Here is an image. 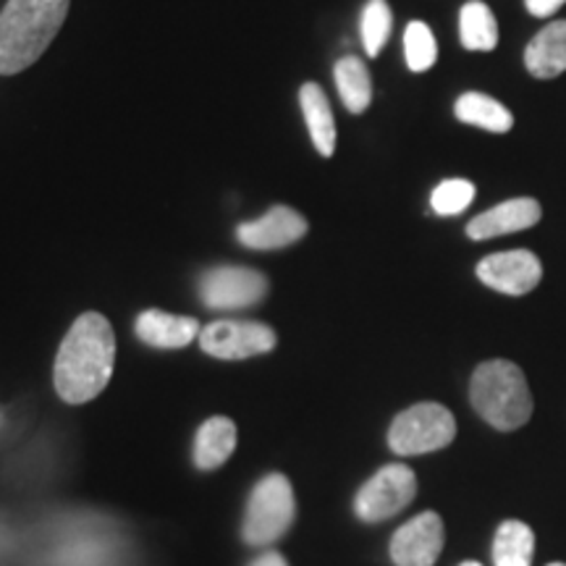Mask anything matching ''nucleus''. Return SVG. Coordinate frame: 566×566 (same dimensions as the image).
Wrapping results in <instances>:
<instances>
[{
  "label": "nucleus",
  "instance_id": "nucleus-5",
  "mask_svg": "<svg viewBox=\"0 0 566 566\" xmlns=\"http://www.w3.org/2000/svg\"><path fill=\"white\" fill-rule=\"evenodd\" d=\"M294 522V491L289 478L268 475L254 485L242 535L250 546H268L289 533Z\"/></svg>",
  "mask_w": 566,
  "mask_h": 566
},
{
  "label": "nucleus",
  "instance_id": "nucleus-7",
  "mask_svg": "<svg viewBox=\"0 0 566 566\" xmlns=\"http://www.w3.org/2000/svg\"><path fill=\"white\" fill-rule=\"evenodd\" d=\"M202 352L216 359H247L271 352L275 331L263 323L250 321H218L200 331Z\"/></svg>",
  "mask_w": 566,
  "mask_h": 566
},
{
  "label": "nucleus",
  "instance_id": "nucleus-2",
  "mask_svg": "<svg viewBox=\"0 0 566 566\" xmlns=\"http://www.w3.org/2000/svg\"><path fill=\"white\" fill-rule=\"evenodd\" d=\"M71 0H9L0 13V74H19L59 34Z\"/></svg>",
  "mask_w": 566,
  "mask_h": 566
},
{
  "label": "nucleus",
  "instance_id": "nucleus-12",
  "mask_svg": "<svg viewBox=\"0 0 566 566\" xmlns=\"http://www.w3.org/2000/svg\"><path fill=\"white\" fill-rule=\"evenodd\" d=\"M541 202L533 200V197H516V200L501 202L485 210L483 216L472 218L470 226H467V237L475 239V242H485V239L504 237V233L525 231L533 229L541 221Z\"/></svg>",
  "mask_w": 566,
  "mask_h": 566
},
{
  "label": "nucleus",
  "instance_id": "nucleus-1",
  "mask_svg": "<svg viewBox=\"0 0 566 566\" xmlns=\"http://www.w3.org/2000/svg\"><path fill=\"white\" fill-rule=\"evenodd\" d=\"M116 365V336L101 313H84L71 325L53 365V386L66 405L97 399Z\"/></svg>",
  "mask_w": 566,
  "mask_h": 566
},
{
  "label": "nucleus",
  "instance_id": "nucleus-8",
  "mask_svg": "<svg viewBox=\"0 0 566 566\" xmlns=\"http://www.w3.org/2000/svg\"><path fill=\"white\" fill-rule=\"evenodd\" d=\"M268 281L252 268H216L200 283L202 302L212 310H242L263 300Z\"/></svg>",
  "mask_w": 566,
  "mask_h": 566
},
{
  "label": "nucleus",
  "instance_id": "nucleus-21",
  "mask_svg": "<svg viewBox=\"0 0 566 566\" xmlns=\"http://www.w3.org/2000/svg\"><path fill=\"white\" fill-rule=\"evenodd\" d=\"M388 34H391V9L386 0H370L363 11V45L370 59L384 51Z\"/></svg>",
  "mask_w": 566,
  "mask_h": 566
},
{
  "label": "nucleus",
  "instance_id": "nucleus-10",
  "mask_svg": "<svg viewBox=\"0 0 566 566\" xmlns=\"http://www.w3.org/2000/svg\"><path fill=\"white\" fill-rule=\"evenodd\" d=\"M443 520L436 512H422L391 537L396 566H433L443 551Z\"/></svg>",
  "mask_w": 566,
  "mask_h": 566
},
{
  "label": "nucleus",
  "instance_id": "nucleus-18",
  "mask_svg": "<svg viewBox=\"0 0 566 566\" xmlns=\"http://www.w3.org/2000/svg\"><path fill=\"white\" fill-rule=\"evenodd\" d=\"M454 113L459 122L470 124V126H480V129L495 132V134H506L514 126L512 113H509L504 105L493 97L480 95V92H467L454 105Z\"/></svg>",
  "mask_w": 566,
  "mask_h": 566
},
{
  "label": "nucleus",
  "instance_id": "nucleus-24",
  "mask_svg": "<svg viewBox=\"0 0 566 566\" xmlns=\"http://www.w3.org/2000/svg\"><path fill=\"white\" fill-rule=\"evenodd\" d=\"M566 0H525L527 11L533 13L537 19H546V17H554V13L562 9Z\"/></svg>",
  "mask_w": 566,
  "mask_h": 566
},
{
  "label": "nucleus",
  "instance_id": "nucleus-4",
  "mask_svg": "<svg viewBox=\"0 0 566 566\" xmlns=\"http://www.w3.org/2000/svg\"><path fill=\"white\" fill-rule=\"evenodd\" d=\"M457 436V420L443 405L422 401L396 415L388 430V446L399 457L430 454V451L446 449Z\"/></svg>",
  "mask_w": 566,
  "mask_h": 566
},
{
  "label": "nucleus",
  "instance_id": "nucleus-26",
  "mask_svg": "<svg viewBox=\"0 0 566 566\" xmlns=\"http://www.w3.org/2000/svg\"><path fill=\"white\" fill-rule=\"evenodd\" d=\"M459 566H483V564H478V562H464V564H459Z\"/></svg>",
  "mask_w": 566,
  "mask_h": 566
},
{
  "label": "nucleus",
  "instance_id": "nucleus-13",
  "mask_svg": "<svg viewBox=\"0 0 566 566\" xmlns=\"http://www.w3.org/2000/svg\"><path fill=\"white\" fill-rule=\"evenodd\" d=\"M200 331V323L195 317L160 313V310H147L137 317V336L158 349H181V346L192 344Z\"/></svg>",
  "mask_w": 566,
  "mask_h": 566
},
{
  "label": "nucleus",
  "instance_id": "nucleus-9",
  "mask_svg": "<svg viewBox=\"0 0 566 566\" xmlns=\"http://www.w3.org/2000/svg\"><path fill=\"white\" fill-rule=\"evenodd\" d=\"M478 279L491 286L493 292L509 296H525L543 279V265L530 250H509L488 254L480 260Z\"/></svg>",
  "mask_w": 566,
  "mask_h": 566
},
{
  "label": "nucleus",
  "instance_id": "nucleus-27",
  "mask_svg": "<svg viewBox=\"0 0 566 566\" xmlns=\"http://www.w3.org/2000/svg\"><path fill=\"white\" fill-rule=\"evenodd\" d=\"M548 566H566V564H562V562H554V564H548Z\"/></svg>",
  "mask_w": 566,
  "mask_h": 566
},
{
  "label": "nucleus",
  "instance_id": "nucleus-16",
  "mask_svg": "<svg viewBox=\"0 0 566 566\" xmlns=\"http://www.w3.org/2000/svg\"><path fill=\"white\" fill-rule=\"evenodd\" d=\"M233 449H237V424L229 417H210L197 430L195 464L200 470H218V467L229 462Z\"/></svg>",
  "mask_w": 566,
  "mask_h": 566
},
{
  "label": "nucleus",
  "instance_id": "nucleus-15",
  "mask_svg": "<svg viewBox=\"0 0 566 566\" xmlns=\"http://www.w3.org/2000/svg\"><path fill=\"white\" fill-rule=\"evenodd\" d=\"M300 103H302V113L304 122H307L310 137H313V145L317 147V153L331 158L336 150V124H334V111H331L328 97L321 90V84L307 82L300 90Z\"/></svg>",
  "mask_w": 566,
  "mask_h": 566
},
{
  "label": "nucleus",
  "instance_id": "nucleus-6",
  "mask_svg": "<svg viewBox=\"0 0 566 566\" xmlns=\"http://www.w3.org/2000/svg\"><path fill=\"white\" fill-rule=\"evenodd\" d=\"M417 495V475L407 464H388L359 488L354 512L363 522H384L412 504Z\"/></svg>",
  "mask_w": 566,
  "mask_h": 566
},
{
  "label": "nucleus",
  "instance_id": "nucleus-11",
  "mask_svg": "<svg viewBox=\"0 0 566 566\" xmlns=\"http://www.w3.org/2000/svg\"><path fill=\"white\" fill-rule=\"evenodd\" d=\"M307 233V221L292 208H273L263 218L239 226V242L250 250H281Z\"/></svg>",
  "mask_w": 566,
  "mask_h": 566
},
{
  "label": "nucleus",
  "instance_id": "nucleus-25",
  "mask_svg": "<svg viewBox=\"0 0 566 566\" xmlns=\"http://www.w3.org/2000/svg\"><path fill=\"white\" fill-rule=\"evenodd\" d=\"M250 566H289V564H286V558H283L281 554H275V551H271V554H263L260 558H254Z\"/></svg>",
  "mask_w": 566,
  "mask_h": 566
},
{
  "label": "nucleus",
  "instance_id": "nucleus-20",
  "mask_svg": "<svg viewBox=\"0 0 566 566\" xmlns=\"http://www.w3.org/2000/svg\"><path fill=\"white\" fill-rule=\"evenodd\" d=\"M338 95L346 105V111L363 113L373 101V82L370 71L359 59H342L334 69Z\"/></svg>",
  "mask_w": 566,
  "mask_h": 566
},
{
  "label": "nucleus",
  "instance_id": "nucleus-3",
  "mask_svg": "<svg viewBox=\"0 0 566 566\" xmlns=\"http://www.w3.org/2000/svg\"><path fill=\"white\" fill-rule=\"evenodd\" d=\"M470 401L475 412L495 430H516L533 417V394L520 365L488 359L472 373Z\"/></svg>",
  "mask_w": 566,
  "mask_h": 566
},
{
  "label": "nucleus",
  "instance_id": "nucleus-22",
  "mask_svg": "<svg viewBox=\"0 0 566 566\" xmlns=\"http://www.w3.org/2000/svg\"><path fill=\"white\" fill-rule=\"evenodd\" d=\"M407 66L412 71H428L438 59V45L433 32L422 21H412L405 32Z\"/></svg>",
  "mask_w": 566,
  "mask_h": 566
},
{
  "label": "nucleus",
  "instance_id": "nucleus-14",
  "mask_svg": "<svg viewBox=\"0 0 566 566\" xmlns=\"http://www.w3.org/2000/svg\"><path fill=\"white\" fill-rule=\"evenodd\" d=\"M525 66L535 80H554L566 71V21H551L530 40Z\"/></svg>",
  "mask_w": 566,
  "mask_h": 566
},
{
  "label": "nucleus",
  "instance_id": "nucleus-23",
  "mask_svg": "<svg viewBox=\"0 0 566 566\" xmlns=\"http://www.w3.org/2000/svg\"><path fill=\"white\" fill-rule=\"evenodd\" d=\"M475 200V187L464 179H449L438 184L433 197H430V205L438 216H459L470 208V202Z\"/></svg>",
  "mask_w": 566,
  "mask_h": 566
},
{
  "label": "nucleus",
  "instance_id": "nucleus-17",
  "mask_svg": "<svg viewBox=\"0 0 566 566\" xmlns=\"http://www.w3.org/2000/svg\"><path fill=\"white\" fill-rule=\"evenodd\" d=\"M535 533L520 520L501 522L493 537V564L495 566H533Z\"/></svg>",
  "mask_w": 566,
  "mask_h": 566
},
{
  "label": "nucleus",
  "instance_id": "nucleus-19",
  "mask_svg": "<svg viewBox=\"0 0 566 566\" xmlns=\"http://www.w3.org/2000/svg\"><path fill=\"white\" fill-rule=\"evenodd\" d=\"M459 38L467 51H493L499 45V24L491 9L480 0H470L459 13Z\"/></svg>",
  "mask_w": 566,
  "mask_h": 566
}]
</instances>
